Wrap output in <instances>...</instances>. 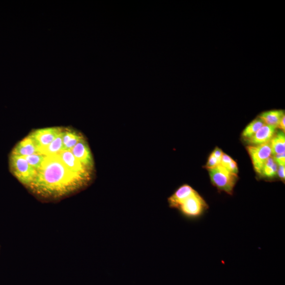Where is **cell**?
I'll use <instances>...</instances> for the list:
<instances>
[{
    "mask_svg": "<svg viewBox=\"0 0 285 285\" xmlns=\"http://www.w3.org/2000/svg\"><path fill=\"white\" fill-rule=\"evenodd\" d=\"M88 182L71 172L57 154L45 157L36 176L28 187L42 196L60 197L81 189Z\"/></svg>",
    "mask_w": 285,
    "mask_h": 285,
    "instance_id": "obj_1",
    "label": "cell"
},
{
    "mask_svg": "<svg viewBox=\"0 0 285 285\" xmlns=\"http://www.w3.org/2000/svg\"><path fill=\"white\" fill-rule=\"evenodd\" d=\"M208 171L211 183L214 186L220 191L232 195L237 181V175L231 173L221 165L208 169Z\"/></svg>",
    "mask_w": 285,
    "mask_h": 285,
    "instance_id": "obj_2",
    "label": "cell"
},
{
    "mask_svg": "<svg viewBox=\"0 0 285 285\" xmlns=\"http://www.w3.org/2000/svg\"><path fill=\"white\" fill-rule=\"evenodd\" d=\"M208 208V205L204 199L196 191L184 200L176 210L185 219L192 220L201 217Z\"/></svg>",
    "mask_w": 285,
    "mask_h": 285,
    "instance_id": "obj_3",
    "label": "cell"
},
{
    "mask_svg": "<svg viewBox=\"0 0 285 285\" xmlns=\"http://www.w3.org/2000/svg\"><path fill=\"white\" fill-rule=\"evenodd\" d=\"M9 165L11 172L24 185L29 187L36 176L37 171L28 163L24 157L10 155Z\"/></svg>",
    "mask_w": 285,
    "mask_h": 285,
    "instance_id": "obj_4",
    "label": "cell"
},
{
    "mask_svg": "<svg viewBox=\"0 0 285 285\" xmlns=\"http://www.w3.org/2000/svg\"><path fill=\"white\" fill-rule=\"evenodd\" d=\"M247 150L251 156L254 170L261 175L265 163L272 155L270 142L260 145L248 146Z\"/></svg>",
    "mask_w": 285,
    "mask_h": 285,
    "instance_id": "obj_5",
    "label": "cell"
},
{
    "mask_svg": "<svg viewBox=\"0 0 285 285\" xmlns=\"http://www.w3.org/2000/svg\"><path fill=\"white\" fill-rule=\"evenodd\" d=\"M63 129L60 127L42 128L35 130L30 134L29 136L36 145L38 151L51 144L62 132Z\"/></svg>",
    "mask_w": 285,
    "mask_h": 285,
    "instance_id": "obj_6",
    "label": "cell"
},
{
    "mask_svg": "<svg viewBox=\"0 0 285 285\" xmlns=\"http://www.w3.org/2000/svg\"><path fill=\"white\" fill-rule=\"evenodd\" d=\"M64 165L74 173L90 180L91 171L77 160L70 151H61L58 153Z\"/></svg>",
    "mask_w": 285,
    "mask_h": 285,
    "instance_id": "obj_7",
    "label": "cell"
},
{
    "mask_svg": "<svg viewBox=\"0 0 285 285\" xmlns=\"http://www.w3.org/2000/svg\"><path fill=\"white\" fill-rule=\"evenodd\" d=\"M71 152L85 167L92 171L94 168L93 158L87 142L84 139L78 142Z\"/></svg>",
    "mask_w": 285,
    "mask_h": 285,
    "instance_id": "obj_8",
    "label": "cell"
},
{
    "mask_svg": "<svg viewBox=\"0 0 285 285\" xmlns=\"http://www.w3.org/2000/svg\"><path fill=\"white\" fill-rule=\"evenodd\" d=\"M196 191L188 184L181 185L168 199L169 207L176 209L184 200L193 195Z\"/></svg>",
    "mask_w": 285,
    "mask_h": 285,
    "instance_id": "obj_9",
    "label": "cell"
},
{
    "mask_svg": "<svg viewBox=\"0 0 285 285\" xmlns=\"http://www.w3.org/2000/svg\"><path fill=\"white\" fill-rule=\"evenodd\" d=\"M277 128L264 125L253 137L247 140L249 144L260 145L270 142L274 136Z\"/></svg>",
    "mask_w": 285,
    "mask_h": 285,
    "instance_id": "obj_10",
    "label": "cell"
},
{
    "mask_svg": "<svg viewBox=\"0 0 285 285\" xmlns=\"http://www.w3.org/2000/svg\"><path fill=\"white\" fill-rule=\"evenodd\" d=\"M35 153H38L37 147L32 139L28 136L18 142L10 155L25 157Z\"/></svg>",
    "mask_w": 285,
    "mask_h": 285,
    "instance_id": "obj_11",
    "label": "cell"
},
{
    "mask_svg": "<svg viewBox=\"0 0 285 285\" xmlns=\"http://www.w3.org/2000/svg\"><path fill=\"white\" fill-rule=\"evenodd\" d=\"M84 138L81 134L71 130H64L63 134V150L71 151L78 142Z\"/></svg>",
    "mask_w": 285,
    "mask_h": 285,
    "instance_id": "obj_12",
    "label": "cell"
},
{
    "mask_svg": "<svg viewBox=\"0 0 285 285\" xmlns=\"http://www.w3.org/2000/svg\"><path fill=\"white\" fill-rule=\"evenodd\" d=\"M284 115L283 110H273L261 113L259 118L265 125L277 128Z\"/></svg>",
    "mask_w": 285,
    "mask_h": 285,
    "instance_id": "obj_13",
    "label": "cell"
},
{
    "mask_svg": "<svg viewBox=\"0 0 285 285\" xmlns=\"http://www.w3.org/2000/svg\"><path fill=\"white\" fill-rule=\"evenodd\" d=\"M63 131L64 130L51 144L44 148L39 149L38 153L47 156L58 154L62 151Z\"/></svg>",
    "mask_w": 285,
    "mask_h": 285,
    "instance_id": "obj_14",
    "label": "cell"
},
{
    "mask_svg": "<svg viewBox=\"0 0 285 285\" xmlns=\"http://www.w3.org/2000/svg\"><path fill=\"white\" fill-rule=\"evenodd\" d=\"M272 155H275L285 153V137L283 132H279L275 134L273 138L270 141Z\"/></svg>",
    "mask_w": 285,
    "mask_h": 285,
    "instance_id": "obj_15",
    "label": "cell"
},
{
    "mask_svg": "<svg viewBox=\"0 0 285 285\" xmlns=\"http://www.w3.org/2000/svg\"><path fill=\"white\" fill-rule=\"evenodd\" d=\"M264 125V123L259 118L254 120L245 128L242 132V137L246 140L250 138Z\"/></svg>",
    "mask_w": 285,
    "mask_h": 285,
    "instance_id": "obj_16",
    "label": "cell"
},
{
    "mask_svg": "<svg viewBox=\"0 0 285 285\" xmlns=\"http://www.w3.org/2000/svg\"><path fill=\"white\" fill-rule=\"evenodd\" d=\"M277 164L273 157L270 156L263 166L261 175L263 176L271 178L275 176L277 173Z\"/></svg>",
    "mask_w": 285,
    "mask_h": 285,
    "instance_id": "obj_17",
    "label": "cell"
},
{
    "mask_svg": "<svg viewBox=\"0 0 285 285\" xmlns=\"http://www.w3.org/2000/svg\"><path fill=\"white\" fill-rule=\"evenodd\" d=\"M45 156L39 153H35L24 157L29 165L37 171L44 162Z\"/></svg>",
    "mask_w": 285,
    "mask_h": 285,
    "instance_id": "obj_18",
    "label": "cell"
},
{
    "mask_svg": "<svg viewBox=\"0 0 285 285\" xmlns=\"http://www.w3.org/2000/svg\"><path fill=\"white\" fill-rule=\"evenodd\" d=\"M219 165V164L215 158V157L211 154L209 156L207 163H206V168L208 170L215 168Z\"/></svg>",
    "mask_w": 285,
    "mask_h": 285,
    "instance_id": "obj_19",
    "label": "cell"
},
{
    "mask_svg": "<svg viewBox=\"0 0 285 285\" xmlns=\"http://www.w3.org/2000/svg\"><path fill=\"white\" fill-rule=\"evenodd\" d=\"M273 158L279 166H285V153L273 155Z\"/></svg>",
    "mask_w": 285,
    "mask_h": 285,
    "instance_id": "obj_20",
    "label": "cell"
},
{
    "mask_svg": "<svg viewBox=\"0 0 285 285\" xmlns=\"http://www.w3.org/2000/svg\"><path fill=\"white\" fill-rule=\"evenodd\" d=\"M228 171H229L230 172L234 174L237 175L238 172V169L237 167V164L234 161H233L231 163L228 165L225 168Z\"/></svg>",
    "mask_w": 285,
    "mask_h": 285,
    "instance_id": "obj_21",
    "label": "cell"
},
{
    "mask_svg": "<svg viewBox=\"0 0 285 285\" xmlns=\"http://www.w3.org/2000/svg\"><path fill=\"white\" fill-rule=\"evenodd\" d=\"M233 159L230 158L229 156L224 154L223 155L222 160H221L220 165L226 168L228 165H229L230 163L233 161Z\"/></svg>",
    "mask_w": 285,
    "mask_h": 285,
    "instance_id": "obj_22",
    "label": "cell"
},
{
    "mask_svg": "<svg viewBox=\"0 0 285 285\" xmlns=\"http://www.w3.org/2000/svg\"><path fill=\"white\" fill-rule=\"evenodd\" d=\"M212 154L215 157V158L217 159L218 163L220 165L221 160H222L223 155L224 154L223 152L218 147H216L215 149V150H214L212 153Z\"/></svg>",
    "mask_w": 285,
    "mask_h": 285,
    "instance_id": "obj_23",
    "label": "cell"
},
{
    "mask_svg": "<svg viewBox=\"0 0 285 285\" xmlns=\"http://www.w3.org/2000/svg\"><path fill=\"white\" fill-rule=\"evenodd\" d=\"M277 173L279 177L283 181L285 180V166H279L277 169Z\"/></svg>",
    "mask_w": 285,
    "mask_h": 285,
    "instance_id": "obj_24",
    "label": "cell"
},
{
    "mask_svg": "<svg viewBox=\"0 0 285 285\" xmlns=\"http://www.w3.org/2000/svg\"><path fill=\"white\" fill-rule=\"evenodd\" d=\"M285 116L284 115L283 117L282 118L280 123L279 125H278L277 128H280V129L282 130L284 132H285Z\"/></svg>",
    "mask_w": 285,
    "mask_h": 285,
    "instance_id": "obj_25",
    "label": "cell"
}]
</instances>
